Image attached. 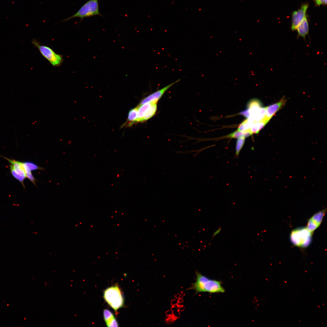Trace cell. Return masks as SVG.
Masks as SVG:
<instances>
[{"label":"cell","mask_w":327,"mask_h":327,"mask_svg":"<svg viewBox=\"0 0 327 327\" xmlns=\"http://www.w3.org/2000/svg\"><path fill=\"white\" fill-rule=\"evenodd\" d=\"M196 276V281L192 284L191 288L194 290L197 293L208 292L214 293L225 292L221 281L210 279L198 272H197Z\"/></svg>","instance_id":"6da1fadb"},{"label":"cell","mask_w":327,"mask_h":327,"mask_svg":"<svg viewBox=\"0 0 327 327\" xmlns=\"http://www.w3.org/2000/svg\"><path fill=\"white\" fill-rule=\"evenodd\" d=\"M312 234L306 227L297 228L291 231L290 239L293 245L305 248L310 245Z\"/></svg>","instance_id":"7a4b0ae2"},{"label":"cell","mask_w":327,"mask_h":327,"mask_svg":"<svg viewBox=\"0 0 327 327\" xmlns=\"http://www.w3.org/2000/svg\"><path fill=\"white\" fill-rule=\"evenodd\" d=\"M103 296L105 300L116 312L123 306V296L121 289L116 284L106 289L104 291Z\"/></svg>","instance_id":"3957f363"},{"label":"cell","mask_w":327,"mask_h":327,"mask_svg":"<svg viewBox=\"0 0 327 327\" xmlns=\"http://www.w3.org/2000/svg\"><path fill=\"white\" fill-rule=\"evenodd\" d=\"M96 15L103 16L99 11L98 0H89L76 13L62 21L76 18H80L82 20L84 18Z\"/></svg>","instance_id":"277c9868"},{"label":"cell","mask_w":327,"mask_h":327,"mask_svg":"<svg viewBox=\"0 0 327 327\" xmlns=\"http://www.w3.org/2000/svg\"><path fill=\"white\" fill-rule=\"evenodd\" d=\"M31 42L34 46L37 48L41 54L54 67L60 66L63 61V56L56 53L49 47L40 44L35 39L32 40Z\"/></svg>","instance_id":"5b68a950"},{"label":"cell","mask_w":327,"mask_h":327,"mask_svg":"<svg viewBox=\"0 0 327 327\" xmlns=\"http://www.w3.org/2000/svg\"><path fill=\"white\" fill-rule=\"evenodd\" d=\"M309 6L308 3H303L300 8L292 12L291 26L292 31L296 30L298 25L306 16V13Z\"/></svg>","instance_id":"8992f818"},{"label":"cell","mask_w":327,"mask_h":327,"mask_svg":"<svg viewBox=\"0 0 327 327\" xmlns=\"http://www.w3.org/2000/svg\"><path fill=\"white\" fill-rule=\"evenodd\" d=\"M326 209H324L315 213L308 220L306 226L312 233L321 224L326 213Z\"/></svg>","instance_id":"52a82bcc"},{"label":"cell","mask_w":327,"mask_h":327,"mask_svg":"<svg viewBox=\"0 0 327 327\" xmlns=\"http://www.w3.org/2000/svg\"><path fill=\"white\" fill-rule=\"evenodd\" d=\"M180 80V79L178 80L149 95L142 100L140 104L148 102L157 103L165 92Z\"/></svg>","instance_id":"ba28073f"},{"label":"cell","mask_w":327,"mask_h":327,"mask_svg":"<svg viewBox=\"0 0 327 327\" xmlns=\"http://www.w3.org/2000/svg\"><path fill=\"white\" fill-rule=\"evenodd\" d=\"M286 101L285 97H283L278 102L266 107L265 119L269 122L273 115L284 105Z\"/></svg>","instance_id":"9c48e42d"},{"label":"cell","mask_w":327,"mask_h":327,"mask_svg":"<svg viewBox=\"0 0 327 327\" xmlns=\"http://www.w3.org/2000/svg\"><path fill=\"white\" fill-rule=\"evenodd\" d=\"M296 30L299 36L304 39L306 38L309 32V24L306 16L298 25Z\"/></svg>","instance_id":"30bf717a"},{"label":"cell","mask_w":327,"mask_h":327,"mask_svg":"<svg viewBox=\"0 0 327 327\" xmlns=\"http://www.w3.org/2000/svg\"><path fill=\"white\" fill-rule=\"evenodd\" d=\"M104 320L108 327H118V324L113 313L110 310L105 309L103 312Z\"/></svg>","instance_id":"8fae6325"},{"label":"cell","mask_w":327,"mask_h":327,"mask_svg":"<svg viewBox=\"0 0 327 327\" xmlns=\"http://www.w3.org/2000/svg\"><path fill=\"white\" fill-rule=\"evenodd\" d=\"M2 157L11 163L16 173L21 176L26 177L23 162L9 159L3 156Z\"/></svg>","instance_id":"7c38bea8"},{"label":"cell","mask_w":327,"mask_h":327,"mask_svg":"<svg viewBox=\"0 0 327 327\" xmlns=\"http://www.w3.org/2000/svg\"><path fill=\"white\" fill-rule=\"evenodd\" d=\"M153 102H148L138 106V116L137 121L141 122L143 118L151 107Z\"/></svg>","instance_id":"4fadbf2b"},{"label":"cell","mask_w":327,"mask_h":327,"mask_svg":"<svg viewBox=\"0 0 327 327\" xmlns=\"http://www.w3.org/2000/svg\"><path fill=\"white\" fill-rule=\"evenodd\" d=\"M262 107L261 102L257 99L251 100L247 104V108L249 110L250 117L252 116Z\"/></svg>","instance_id":"5bb4252c"},{"label":"cell","mask_w":327,"mask_h":327,"mask_svg":"<svg viewBox=\"0 0 327 327\" xmlns=\"http://www.w3.org/2000/svg\"><path fill=\"white\" fill-rule=\"evenodd\" d=\"M268 122L265 118L263 120L258 121L254 122L252 124L249 129V130L253 134H257Z\"/></svg>","instance_id":"9a60e30c"},{"label":"cell","mask_w":327,"mask_h":327,"mask_svg":"<svg viewBox=\"0 0 327 327\" xmlns=\"http://www.w3.org/2000/svg\"><path fill=\"white\" fill-rule=\"evenodd\" d=\"M252 134L249 130L244 131L237 130L229 134L227 136V137L238 138L243 137L246 138L252 135Z\"/></svg>","instance_id":"2e32d148"},{"label":"cell","mask_w":327,"mask_h":327,"mask_svg":"<svg viewBox=\"0 0 327 327\" xmlns=\"http://www.w3.org/2000/svg\"><path fill=\"white\" fill-rule=\"evenodd\" d=\"M23 166L26 173L31 172L32 171L37 170H44L43 168L39 167L35 163L30 161L23 162Z\"/></svg>","instance_id":"e0dca14e"},{"label":"cell","mask_w":327,"mask_h":327,"mask_svg":"<svg viewBox=\"0 0 327 327\" xmlns=\"http://www.w3.org/2000/svg\"><path fill=\"white\" fill-rule=\"evenodd\" d=\"M253 121L250 118H247L243 121L239 126L237 130L244 131L249 130Z\"/></svg>","instance_id":"ac0fdd59"},{"label":"cell","mask_w":327,"mask_h":327,"mask_svg":"<svg viewBox=\"0 0 327 327\" xmlns=\"http://www.w3.org/2000/svg\"><path fill=\"white\" fill-rule=\"evenodd\" d=\"M157 108V103H153L146 114L143 118L142 121H146L152 117L156 112Z\"/></svg>","instance_id":"d6986e66"},{"label":"cell","mask_w":327,"mask_h":327,"mask_svg":"<svg viewBox=\"0 0 327 327\" xmlns=\"http://www.w3.org/2000/svg\"><path fill=\"white\" fill-rule=\"evenodd\" d=\"M245 138L243 137L238 138L236 144L235 156L238 157L245 143Z\"/></svg>","instance_id":"ffe728a7"},{"label":"cell","mask_w":327,"mask_h":327,"mask_svg":"<svg viewBox=\"0 0 327 327\" xmlns=\"http://www.w3.org/2000/svg\"><path fill=\"white\" fill-rule=\"evenodd\" d=\"M10 172L13 176L19 181L21 183L24 187L25 188L24 180L26 177L21 176L16 173L11 164L10 165Z\"/></svg>","instance_id":"44dd1931"},{"label":"cell","mask_w":327,"mask_h":327,"mask_svg":"<svg viewBox=\"0 0 327 327\" xmlns=\"http://www.w3.org/2000/svg\"><path fill=\"white\" fill-rule=\"evenodd\" d=\"M137 116L138 107L130 110L129 111L128 114V121L131 122L137 121Z\"/></svg>","instance_id":"7402d4cb"},{"label":"cell","mask_w":327,"mask_h":327,"mask_svg":"<svg viewBox=\"0 0 327 327\" xmlns=\"http://www.w3.org/2000/svg\"><path fill=\"white\" fill-rule=\"evenodd\" d=\"M26 177L33 184L36 186L35 183L36 179L33 176L31 172L25 173Z\"/></svg>","instance_id":"603a6c76"},{"label":"cell","mask_w":327,"mask_h":327,"mask_svg":"<svg viewBox=\"0 0 327 327\" xmlns=\"http://www.w3.org/2000/svg\"><path fill=\"white\" fill-rule=\"evenodd\" d=\"M313 1L315 5L317 6L327 5V0H313Z\"/></svg>","instance_id":"cb8c5ba5"},{"label":"cell","mask_w":327,"mask_h":327,"mask_svg":"<svg viewBox=\"0 0 327 327\" xmlns=\"http://www.w3.org/2000/svg\"><path fill=\"white\" fill-rule=\"evenodd\" d=\"M239 114L244 116L247 118L250 117V114L249 110L247 108L246 109L241 112Z\"/></svg>","instance_id":"d4e9b609"},{"label":"cell","mask_w":327,"mask_h":327,"mask_svg":"<svg viewBox=\"0 0 327 327\" xmlns=\"http://www.w3.org/2000/svg\"><path fill=\"white\" fill-rule=\"evenodd\" d=\"M221 230V228L220 227L215 231L212 235V240L214 238V237L215 236H216L218 234L220 233Z\"/></svg>","instance_id":"484cf974"}]
</instances>
